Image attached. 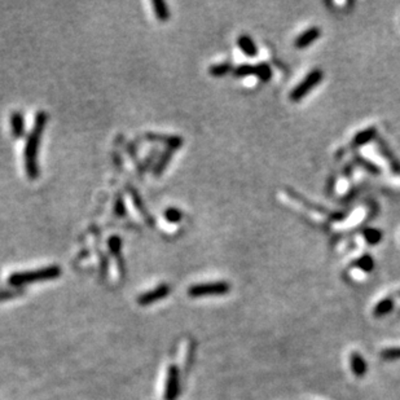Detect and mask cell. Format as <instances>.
<instances>
[{"mask_svg":"<svg viewBox=\"0 0 400 400\" xmlns=\"http://www.w3.org/2000/svg\"><path fill=\"white\" fill-rule=\"evenodd\" d=\"M19 294H23V290H2L0 292V301H3V299H8V298H13V297L19 296Z\"/></svg>","mask_w":400,"mask_h":400,"instance_id":"28","label":"cell"},{"mask_svg":"<svg viewBox=\"0 0 400 400\" xmlns=\"http://www.w3.org/2000/svg\"><path fill=\"white\" fill-rule=\"evenodd\" d=\"M61 268L58 265H50V267L40 268L28 272H14L8 277V282L12 286H23L26 284H34L39 281H48L55 280L61 276Z\"/></svg>","mask_w":400,"mask_h":400,"instance_id":"2","label":"cell"},{"mask_svg":"<svg viewBox=\"0 0 400 400\" xmlns=\"http://www.w3.org/2000/svg\"><path fill=\"white\" fill-rule=\"evenodd\" d=\"M363 237H364L365 242L368 245H378V243L381 242L382 238H384V232H382L381 229L374 228V227H367V228L363 231Z\"/></svg>","mask_w":400,"mask_h":400,"instance_id":"15","label":"cell"},{"mask_svg":"<svg viewBox=\"0 0 400 400\" xmlns=\"http://www.w3.org/2000/svg\"><path fill=\"white\" fill-rule=\"evenodd\" d=\"M231 72H233V66L229 61H223L220 64H214L209 68L210 75L215 78L224 77V75H227Z\"/></svg>","mask_w":400,"mask_h":400,"instance_id":"19","label":"cell"},{"mask_svg":"<svg viewBox=\"0 0 400 400\" xmlns=\"http://www.w3.org/2000/svg\"><path fill=\"white\" fill-rule=\"evenodd\" d=\"M237 46L241 50V52L248 57H257L258 56V47L255 45L254 39L251 38L248 34H242L237 38Z\"/></svg>","mask_w":400,"mask_h":400,"instance_id":"11","label":"cell"},{"mask_svg":"<svg viewBox=\"0 0 400 400\" xmlns=\"http://www.w3.org/2000/svg\"><path fill=\"white\" fill-rule=\"evenodd\" d=\"M381 356L385 360H396L400 359V347L395 348H387L384 352L381 353Z\"/></svg>","mask_w":400,"mask_h":400,"instance_id":"27","label":"cell"},{"mask_svg":"<svg viewBox=\"0 0 400 400\" xmlns=\"http://www.w3.org/2000/svg\"><path fill=\"white\" fill-rule=\"evenodd\" d=\"M153 9H154V13L157 16V18L160 19L161 23H166L168 18H170V8H168V4L163 0H153L152 2Z\"/></svg>","mask_w":400,"mask_h":400,"instance_id":"18","label":"cell"},{"mask_svg":"<svg viewBox=\"0 0 400 400\" xmlns=\"http://www.w3.org/2000/svg\"><path fill=\"white\" fill-rule=\"evenodd\" d=\"M127 213L126 210V204H124V199L121 194H117L116 201H114V214L117 216H124Z\"/></svg>","mask_w":400,"mask_h":400,"instance_id":"26","label":"cell"},{"mask_svg":"<svg viewBox=\"0 0 400 400\" xmlns=\"http://www.w3.org/2000/svg\"><path fill=\"white\" fill-rule=\"evenodd\" d=\"M394 307H395L394 299L384 298L382 301H380L377 304H375L373 315H374L375 318H382V316H386V315H389L390 312L394 309Z\"/></svg>","mask_w":400,"mask_h":400,"instance_id":"16","label":"cell"},{"mask_svg":"<svg viewBox=\"0 0 400 400\" xmlns=\"http://www.w3.org/2000/svg\"><path fill=\"white\" fill-rule=\"evenodd\" d=\"M324 72L321 69H314L292 90L289 95V99L293 102H298L303 100L311 91H314L316 87L323 82Z\"/></svg>","mask_w":400,"mask_h":400,"instance_id":"3","label":"cell"},{"mask_svg":"<svg viewBox=\"0 0 400 400\" xmlns=\"http://www.w3.org/2000/svg\"><path fill=\"white\" fill-rule=\"evenodd\" d=\"M231 289V285L226 281L207 282V284H197L188 289V296L192 298L207 296H224Z\"/></svg>","mask_w":400,"mask_h":400,"instance_id":"4","label":"cell"},{"mask_svg":"<svg viewBox=\"0 0 400 400\" xmlns=\"http://www.w3.org/2000/svg\"><path fill=\"white\" fill-rule=\"evenodd\" d=\"M48 116L46 112H38L34 121V126L30 134L26 138L25 149H24V161H25V171L30 180H35L39 176L38 152L40 145L41 135L45 132Z\"/></svg>","mask_w":400,"mask_h":400,"instance_id":"1","label":"cell"},{"mask_svg":"<svg viewBox=\"0 0 400 400\" xmlns=\"http://www.w3.org/2000/svg\"><path fill=\"white\" fill-rule=\"evenodd\" d=\"M155 154H158V150L157 149H153L152 152L149 153V154H148L145 158H144V161L140 163V165H139V167H138L139 174H143V172H145L146 170H148V168L150 167V166H154Z\"/></svg>","mask_w":400,"mask_h":400,"instance_id":"25","label":"cell"},{"mask_svg":"<svg viewBox=\"0 0 400 400\" xmlns=\"http://www.w3.org/2000/svg\"><path fill=\"white\" fill-rule=\"evenodd\" d=\"M108 249H109V251H110L112 255H114V257H117V258H121L122 238L117 235L110 236L108 240Z\"/></svg>","mask_w":400,"mask_h":400,"instance_id":"24","label":"cell"},{"mask_svg":"<svg viewBox=\"0 0 400 400\" xmlns=\"http://www.w3.org/2000/svg\"><path fill=\"white\" fill-rule=\"evenodd\" d=\"M11 130L14 139H21L25 136V118L21 112H13L11 114Z\"/></svg>","mask_w":400,"mask_h":400,"instance_id":"12","label":"cell"},{"mask_svg":"<svg viewBox=\"0 0 400 400\" xmlns=\"http://www.w3.org/2000/svg\"><path fill=\"white\" fill-rule=\"evenodd\" d=\"M355 161L358 162V165L360 166V167H363L365 170V171H368L369 174H373V175H380L381 174V168L378 167L377 165H374L373 162H370L369 160H367V158L364 157H360L359 154H356L355 155Z\"/></svg>","mask_w":400,"mask_h":400,"instance_id":"21","label":"cell"},{"mask_svg":"<svg viewBox=\"0 0 400 400\" xmlns=\"http://www.w3.org/2000/svg\"><path fill=\"white\" fill-rule=\"evenodd\" d=\"M127 192H128V194H130L131 199H132L134 205H135L136 210H138L139 213H140L141 215L144 216V219L148 221V224H149V226H153V224L155 223L154 219L152 218V215H150L149 211H148V209H146L145 202H144V199L141 198V196H140V193H139L138 189L134 187H131V185H127Z\"/></svg>","mask_w":400,"mask_h":400,"instance_id":"8","label":"cell"},{"mask_svg":"<svg viewBox=\"0 0 400 400\" xmlns=\"http://www.w3.org/2000/svg\"><path fill=\"white\" fill-rule=\"evenodd\" d=\"M127 152H128V154H130L131 160L135 161L136 155H138V145H136L135 143H130L127 146Z\"/></svg>","mask_w":400,"mask_h":400,"instance_id":"29","label":"cell"},{"mask_svg":"<svg viewBox=\"0 0 400 400\" xmlns=\"http://www.w3.org/2000/svg\"><path fill=\"white\" fill-rule=\"evenodd\" d=\"M377 135H378L377 128L373 127V126L372 127L364 128V130L359 131V132L353 136L352 141H351V146L355 148V149L356 148H362V146L374 141L375 139H377Z\"/></svg>","mask_w":400,"mask_h":400,"instance_id":"9","label":"cell"},{"mask_svg":"<svg viewBox=\"0 0 400 400\" xmlns=\"http://www.w3.org/2000/svg\"><path fill=\"white\" fill-rule=\"evenodd\" d=\"M175 153V150L172 149H166V152H163L162 154L160 155V158H158L157 162L154 163V166H153V174L155 175V176H160L161 174H162L163 171L166 170V167H167V165L170 163V161H171L172 158V154Z\"/></svg>","mask_w":400,"mask_h":400,"instance_id":"14","label":"cell"},{"mask_svg":"<svg viewBox=\"0 0 400 400\" xmlns=\"http://www.w3.org/2000/svg\"><path fill=\"white\" fill-rule=\"evenodd\" d=\"M233 77L235 78H246V77H255V65L251 64H241L233 69Z\"/></svg>","mask_w":400,"mask_h":400,"instance_id":"22","label":"cell"},{"mask_svg":"<svg viewBox=\"0 0 400 400\" xmlns=\"http://www.w3.org/2000/svg\"><path fill=\"white\" fill-rule=\"evenodd\" d=\"M377 149H378V152L381 153L382 157H384L385 160L387 161L390 168H391V171L394 172V174L400 175V162L397 161V158L394 155L392 150L390 149L389 146H387V144L385 143L384 140H378L377 141Z\"/></svg>","mask_w":400,"mask_h":400,"instance_id":"10","label":"cell"},{"mask_svg":"<svg viewBox=\"0 0 400 400\" xmlns=\"http://www.w3.org/2000/svg\"><path fill=\"white\" fill-rule=\"evenodd\" d=\"M350 364H351V369H352L353 374H355L356 377L363 378L365 374H367V370H368L367 362H365V359L360 355V353L358 352L351 353Z\"/></svg>","mask_w":400,"mask_h":400,"instance_id":"13","label":"cell"},{"mask_svg":"<svg viewBox=\"0 0 400 400\" xmlns=\"http://www.w3.org/2000/svg\"><path fill=\"white\" fill-rule=\"evenodd\" d=\"M352 265L355 268H358L359 271H362V272L370 273L374 270V259H373L372 255L364 254L358 258V259L352 263Z\"/></svg>","mask_w":400,"mask_h":400,"instance_id":"17","label":"cell"},{"mask_svg":"<svg viewBox=\"0 0 400 400\" xmlns=\"http://www.w3.org/2000/svg\"><path fill=\"white\" fill-rule=\"evenodd\" d=\"M163 218L166 219V220L168 221V223H171V224H177L182 221L183 219V213L180 211L177 207H174V206H170L167 207V209L163 211Z\"/></svg>","mask_w":400,"mask_h":400,"instance_id":"23","label":"cell"},{"mask_svg":"<svg viewBox=\"0 0 400 400\" xmlns=\"http://www.w3.org/2000/svg\"><path fill=\"white\" fill-rule=\"evenodd\" d=\"M255 77L260 80V82H270L273 77L272 68L268 62H259L258 65H255Z\"/></svg>","mask_w":400,"mask_h":400,"instance_id":"20","label":"cell"},{"mask_svg":"<svg viewBox=\"0 0 400 400\" xmlns=\"http://www.w3.org/2000/svg\"><path fill=\"white\" fill-rule=\"evenodd\" d=\"M180 392V377L179 369L175 365H171L167 370V378H166V400H176Z\"/></svg>","mask_w":400,"mask_h":400,"instance_id":"5","label":"cell"},{"mask_svg":"<svg viewBox=\"0 0 400 400\" xmlns=\"http://www.w3.org/2000/svg\"><path fill=\"white\" fill-rule=\"evenodd\" d=\"M320 36L321 29L318 28V26H312V28H308L307 30H304L303 33L297 36L296 40H294V47H296L297 50H304V48L314 45L315 41L318 40Z\"/></svg>","mask_w":400,"mask_h":400,"instance_id":"7","label":"cell"},{"mask_svg":"<svg viewBox=\"0 0 400 400\" xmlns=\"http://www.w3.org/2000/svg\"><path fill=\"white\" fill-rule=\"evenodd\" d=\"M170 290H171V287L168 286L167 284L160 285V286H157L155 289L141 294L138 299V303L140 304V306H148V304L154 303V302L160 301V299L166 298V297L170 294Z\"/></svg>","mask_w":400,"mask_h":400,"instance_id":"6","label":"cell"}]
</instances>
